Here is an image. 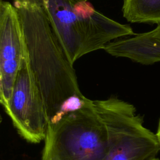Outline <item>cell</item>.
I'll return each instance as SVG.
<instances>
[{
	"label": "cell",
	"instance_id": "cell-10",
	"mask_svg": "<svg viewBox=\"0 0 160 160\" xmlns=\"http://www.w3.org/2000/svg\"><path fill=\"white\" fill-rule=\"evenodd\" d=\"M156 134L158 140L159 145H160V119H159V124H158V130H157V132H156Z\"/></svg>",
	"mask_w": 160,
	"mask_h": 160
},
{
	"label": "cell",
	"instance_id": "cell-8",
	"mask_svg": "<svg viewBox=\"0 0 160 160\" xmlns=\"http://www.w3.org/2000/svg\"><path fill=\"white\" fill-rule=\"evenodd\" d=\"M122 11L130 22L160 24V0H124Z\"/></svg>",
	"mask_w": 160,
	"mask_h": 160
},
{
	"label": "cell",
	"instance_id": "cell-14",
	"mask_svg": "<svg viewBox=\"0 0 160 160\" xmlns=\"http://www.w3.org/2000/svg\"><path fill=\"white\" fill-rule=\"evenodd\" d=\"M87 1H88V0H87Z\"/></svg>",
	"mask_w": 160,
	"mask_h": 160
},
{
	"label": "cell",
	"instance_id": "cell-12",
	"mask_svg": "<svg viewBox=\"0 0 160 160\" xmlns=\"http://www.w3.org/2000/svg\"><path fill=\"white\" fill-rule=\"evenodd\" d=\"M1 121H2V118H1V115H0V125H1Z\"/></svg>",
	"mask_w": 160,
	"mask_h": 160
},
{
	"label": "cell",
	"instance_id": "cell-1",
	"mask_svg": "<svg viewBox=\"0 0 160 160\" xmlns=\"http://www.w3.org/2000/svg\"><path fill=\"white\" fill-rule=\"evenodd\" d=\"M22 26L29 67L44 103L48 124L89 101L41 4L14 6Z\"/></svg>",
	"mask_w": 160,
	"mask_h": 160
},
{
	"label": "cell",
	"instance_id": "cell-11",
	"mask_svg": "<svg viewBox=\"0 0 160 160\" xmlns=\"http://www.w3.org/2000/svg\"><path fill=\"white\" fill-rule=\"evenodd\" d=\"M149 160H159V159H158V158H152V159H149Z\"/></svg>",
	"mask_w": 160,
	"mask_h": 160
},
{
	"label": "cell",
	"instance_id": "cell-2",
	"mask_svg": "<svg viewBox=\"0 0 160 160\" xmlns=\"http://www.w3.org/2000/svg\"><path fill=\"white\" fill-rule=\"evenodd\" d=\"M70 62L104 48L112 40L134 35L132 28L97 11L87 0H40Z\"/></svg>",
	"mask_w": 160,
	"mask_h": 160
},
{
	"label": "cell",
	"instance_id": "cell-9",
	"mask_svg": "<svg viewBox=\"0 0 160 160\" xmlns=\"http://www.w3.org/2000/svg\"><path fill=\"white\" fill-rule=\"evenodd\" d=\"M15 6H25L41 4L40 0H14Z\"/></svg>",
	"mask_w": 160,
	"mask_h": 160
},
{
	"label": "cell",
	"instance_id": "cell-5",
	"mask_svg": "<svg viewBox=\"0 0 160 160\" xmlns=\"http://www.w3.org/2000/svg\"><path fill=\"white\" fill-rule=\"evenodd\" d=\"M19 134L31 143L44 139L48 120L41 91L29 67L26 51L4 108Z\"/></svg>",
	"mask_w": 160,
	"mask_h": 160
},
{
	"label": "cell",
	"instance_id": "cell-7",
	"mask_svg": "<svg viewBox=\"0 0 160 160\" xmlns=\"http://www.w3.org/2000/svg\"><path fill=\"white\" fill-rule=\"evenodd\" d=\"M104 49L116 57L130 59L144 65L160 61V24L149 32L108 42Z\"/></svg>",
	"mask_w": 160,
	"mask_h": 160
},
{
	"label": "cell",
	"instance_id": "cell-4",
	"mask_svg": "<svg viewBox=\"0 0 160 160\" xmlns=\"http://www.w3.org/2000/svg\"><path fill=\"white\" fill-rule=\"evenodd\" d=\"M107 130L105 160H149L156 158L160 145L156 134L143 126L135 107L116 97L93 101Z\"/></svg>",
	"mask_w": 160,
	"mask_h": 160
},
{
	"label": "cell",
	"instance_id": "cell-13",
	"mask_svg": "<svg viewBox=\"0 0 160 160\" xmlns=\"http://www.w3.org/2000/svg\"><path fill=\"white\" fill-rule=\"evenodd\" d=\"M1 0H0V2H1Z\"/></svg>",
	"mask_w": 160,
	"mask_h": 160
},
{
	"label": "cell",
	"instance_id": "cell-3",
	"mask_svg": "<svg viewBox=\"0 0 160 160\" xmlns=\"http://www.w3.org/2000/svg\"><path fill=\"white\" fill-rule=\"evenodd\" d=\"M44 142L42 160H105L107 130L93 101L48 124Z\"/></svg>",
	"mask_w": 160,
	"mask_h": 160
},
{
	"label": "cell",
	"instance_id": "cell-6",
	"mask_svg": "<svg viewBox=\"0 0 160 160\" xmlns=\"http://www.w3.org/2000/svg\"><path fill=\"white\" fill-rule=\"evenodd\" d=\"M24 39L16 8L0 2V86L1 104L5 108L25 54Z\"/></svg>",
	"mask_w": 160,
	"mask_h": 160
}]
</instances>
